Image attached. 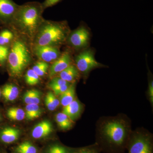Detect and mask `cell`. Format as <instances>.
I'll use <instances>...</instances> for the list:
<instances>
[{
	"label": "cell",
	"mask_w": 153,
	"mask_h": 153,
	"mask_svg": "<svg viewBox=\"0 0 153 153\" xmlns=\"http://www.w3.org/2000/svg\"><path fill=\"white\" fill-rule=\"evenodd\" d=\"M100 150L96 143L70 152V153H99Z\"/></svg>",
	"instance_id": "cell-26"
},
{
	"label": "cell",
	"mask_w": 153,
	"mask_h": 153,
	"mask_svg": "<svg viewBox=\"0 0 153 153\" xmlns=\"http://www.w3.org/2000/svg\"><path fill=\"white\" fill-rule=\"evenodd\" d=\"M47 94L49 97V99H50L52 103L54 105V106L57 108L59 106V105L60 104V100L52 91H49Z\"/></svg>",
	"instance_id": "cell-31"
},
{
	"label": "cell",
	"mask_w": 153,
	"mask_h": 153,
	"mask_svg": "<svg viewBox=\"0 0 153 153\" xmlns=\"http://www.w3.org/2000/svg\"><path fill=\"white\" fill-rule=\"evenodd\" d=\"M46 153H70V152L64 146L55 144L49 146Z\"/></svg>",
	"instance_id": "cell-27"
},
{
	"label": "cell",
	"mask_w": 153,
	"mask_h": 153,
	"mask_svg": "<svg viewBox=\"0 0 153 153\" xmlns=\"http://www.w3.org/2000/svg\"><path fill=\"white\" fill-rule=\"evenodd\" d=\"M0 153H7L5 152H0Z\"/></svg>",
	"instance_id": "cell-36"
},
{
	"label": "cell",
	"mask_w": 153,
	"mask_h": 153,
	"mask_svg": "<svg viewBox=\"0 0 153 153\" xmlns=\"http://www.w3.org/2000/svg\"><path fill=\"white\" fill-rule=\"evenodd\" d=\"M59 77L66 82H74L79 76V71L75 65L71 64L59 74Z\"/></svg>",
	"instance_id": "cell-15"
},
{
	"label": "cell",
	"mask_w": 153,
	"mask_h": 153,
	"mask_svg": "<svg viewBox=\"0 0 153 153\" xmlns=\"http://www.w3.org/2000/svg\"><path fill=\"white\" fill-rule=\"evenodd\" d=\"M41 93L36 89L27 91L23 95V99L26 104H39L41 102Z\"/></svg>",
	"instance_id": "cell-18"
},
{
	"label": "cell",
	"mask_w": 153,
	"mask_h": 153,
	"mask_svg": "<svg viewBox=\"0 0 153 153\" xmlns=\"http://www.w3.org/2000/svg\"><path fill=\"white\" fill-rule=\"evenodd\" d=\"M82 109V105L80 102L77 100L74 99L70 104L63 107L62 112L73 121L80 116Z\"/></svg>",
	"instance_id": "cell-13"
},
{
	"label": "cell",
	"mask_w": 153,
	"mask_h": 153,
	"mask_svg": "<svg viewBox=\"0 0 153 153\" xmlns=\"http://www.w3.org/2000/svg\"><path fill=\"white\" fill-rule=\"evenodd\" d=\"M49 63L44 61H38L33 66L32 69L38 76H44L47 74L49 68Z\"/></svg>",
	"instance_id": "cell-23"
},
{
	"label": "cell",
	"mask_w": 153,
	"mask_h": 153,
	"mask_svg": "<svg viewBox=\"0 0 153 153\" xmlns=\"http://www.w3.org/2000/svg\"><path fill=\"white\" fill-rule=\"evenodd\" d=\"M97 142L100 151L107 153H124L131 132L128 122L120 117L106 119L97 131Z\"/></svg>",
	"instance_id": "cell-1"
},
{
	"label": "cell",
	"mask_w": 153,
	"mask_h": 153,
	"mask_svg": "<svg viewBox=\"0 0 153 153\" xmlns=\"http://www.w3.org/2000/svg\"><path fill=\"white\" fill-rule=\"evenodd\" d=\"M31 61V53L25 41L21 38H15L10 46L6 65L10 76H22Z\"/></svg>",
	"instance_id": "cell-4"
},
{
	"label": "cell",
	"mask_w": 153,
	"mask_h": 153,
	"mask_svg": "<svg viewBox=\"0 0 153 153\" xmlns=\"http://www.w3.org/2000/svg\"><path fill=\"white\" fill-rule=\"evenodd\" d=\"M149 94L151 102L152 103L153 102V82L151 81L149 85Z\"/></svg>",
	"instance_id": "cell-33"
},
{
	"label": "cell",
	"mask_w": 153,
	"mask_h": 153,
	"mask_svg": "<svg viewBox=\"0 0 153 153\" xmlns=\"http://www.w3.org/2000/svg\"><path fill=\"white\" fill-rule=\"evenodd\" d=\"M75 95V84H71L68 89L60 95V103L63 107L67 106L74 100Z\"/></svg>",
	"instance_id": "cell-17"
},
{
	"label": "cell",
	"mask_w": 153,
	"mask_h": 153,
	"mask_svg": "<svg viewBox=\"0 0 153 153\" xmlns=\"http://www.w3.org/2000/svg\"><path fill=\"white\" fill-rule=\"evenodd\" d=\"M90 33L84 27H79L68 34L66 42L73 49L79 50L85 48L89 44Z\"/></svg>",
	"instance_id": "cell-7"
},
{
	"label": "cell",
	"mask_w": 153,
	"mask_h": 153,
	"mask_svg": "<svg viewBox=\"0 0 153 153\" xmlns=\"http://www.w3.org/2000/svg\"><path fill=\"white\" fill-rule=\"evenodd\" d=\"M33 51L39 59L48 63L54 62L61 55L58 47L53 46H34Z\"/></svg>",
	"instance_id": "cell-9"
},
{
	"label": "cell",
	"mask_w": 153,
	"mask_h": 153,
	"mask_svg": "<svg viewBox=\"0 0 153 153\" xmlns=\"http://www.w3.org/2000/svg\"><path fill=\"white\" fill-rule=\"evenodd\" d=\"M72 59L71 55L68 52H65L53 62L49 68V75L53 78L59 74L64 69L71 64Z\"/></svg>",
	"instance_id": "cell-10"
},
{
	"label": "cell",
	"mask_w": 153,
	"mask_h": 153,
	"mask_svg": "<svg viewBox=\"0 0 153 153\" xmlns=\"http://www.w3.org/2000/svg\"><path fill=\"white\" fill-rule=\"evenodd\" d=\"M53 131L52 123L49 120H43L37 124L33 128L31 135L35 139H43L49 136Z\"/></svg>",
	"instance_id": "cell-11"
},
{
	"label": "cell",
	"mask_w": 153,
	"mask_h": 153,
	"mask_svg": "<svg viewBox=\"0 0 153 153\" xmlns=\"http://www.w3.org/2000/svg\"><path fill=\"white\" fill-rule=\"evenodd\" d=\"M25 112L26 119L28 120H33L41 116L42 110L39 104H27Z\"/></svg>",
	"instance_id": "cell-16"
},
{
	"label": "cell",
	"mask_w": 153,
	"mask_h": 153,
	"mask_svg": "<svg viewBox=\"0 0 153 153\" xmlns=\"http://www.w3.org/2000/svg\"><path fill=\"white\" fill-rule=\"evenodd\" d=\"M2 120V116L0 112V123L1 122Z\"/></svg>",
	"instance_id": "cell-34"
},
{
	"label": "cell",
	"mask_w": 153,
	"mask_h": 153,
	"mask_svg": "<svg viewBox=\"0 0 153 153\" xmlns=\"http://www.w3.org/2000/svg\"><path fill=\"white\" fill-rule=\"evenodd\" d=\"M6 115L10 120L20 121L25 119V111L19 107L10 108L7 110Z\"/></svg>",
	"instance_id": "cell-19"
},
{
	"label": "cell",
	"mask_w": 153,
	"mask_h": 153,
	"mask_svg": "<svg viewBox=\"0 0 153 153\" xmlns=\"http://www.w3.org/2000/svg\"><path fill=\"white\" fill-rule=\"evenodd\" d=\"M41 3L29 2L19 5L9 27L22 37L33 42L38 28L44 20Z\"/></svg>",
	"instance_id": "cell-2"
},
{
	"label": "cell",
	"mask_w": 153,
	"mask_h": 153,
	"mask_svg": "<svg viewBox=\"0 0 153 153\" xmlns=\"http://www.w3.org/2000/svg\"><path fill=\"white\" fill-rule=\"evenodd\" d=\"M19 7L13 0H0V23L9 27Z\"/></svg>",
	"instance_id": "cell-8"
},
{
	"label": "cell",
	"mask_w": 153,
	"mask_h": 153,
	"mask_svg": "<svg viewBox=\"0 0 153 153\" xmlns=\"http://www.w3.org/2000/svg\"><path fill=\"white\" fill-rule=\"evenodd\" d=\"M55 120L57 125L61 129L66 130L71 128L72 126V121L63 112L57 114Z\"/></svg>",
	"instance_id": "cell-20"
},
{
	"label": "cell",
	"mask_w": 153,
	"mask_h": 153,
	"mask_svg": "<svg viewBox=\"0 0 153 153\" xmlns=\"http://www.w3.org/2000/svg\"><path fill=\"white\" fill-rule=\"evenodd\" d=\"M1 88H0V98H1Z\"/></svg>",
	"instance_id": "cell-35"
},
{
	"label": "cell",
	"mask_w": 153,
	"mask_h": 153,
	"mask_svg": "<svg viewBox=\"0 0 153 153\" xmlns=\"http://www.w3.org/2000/svg\"><path fill=\"white\" fill-rule=\"evenodd\" d=\"M21 135L19 129L11 127L0 128V143L4 145L13 143L19 139Z\"/></svg>",
	"instance_id": "cell-12"
},
{
	"label": "cell",
	"mask_w": 153,
	"mask_h": 153,
	"mask_svg": "<svg viewBox=\"0 0 153 153\" xmlns=\"http://www.w3.org/2000/svg\"><path fill=\"white\" fill-rule=\"evenodd\" d=\"M76 66L79 71L87 74L94 68L103 66L95 60L93 51L86 49L80 52L75 57Z\"/></svg>",
	"instance_id": "cell-6"
},
{
	"label": "cell",
	"mask_w": 153,
	"mask_h": 153,
	"mask_svg": "<svg viewBox=\"0 0 153 153\" xmlns=\"http://www.w3.org/2000/svg\"><path fill=\"white\" fill-rule=\"evenodd\" d=\"M14 33L8 29L0 31V45L10 47L14 39Z\"/></svg>",
	"instance_id": "cell-21"
},
{
	"label": "cell",
	"mask_w": 153,
	"mask_h": 153,
	"mask_svg": "<svg viewBox=\"0 0 153 153\" xmlns=\"http://www.w3.org/2000/svg\"><path fill=\"white\" fill-rule=\"evenodd\" d=\"M70 85H71V84L69 83V84H67V85L52 87L51 88L53 91V93L55 95H60V94H62L64 91H66L68 89Z\"/></svg>",
	"instance_id": "cell-29"
},
{
	"label": "cell",
	"mask_w": 153,
	"mask_h": 153,
	"mask_svg": "<svg viewBox=\"0 0 153 153\" xmlns=\"http://www.w3.org/2000/svg\"><path fill=\"white\" fill-rule=\"evenodd\" d=\"M69 83H70V82H66L59 76H56L52 78V80L48 84V86L51 88L52 87L67 85Z\"/></svg>",
	"instance_id": "cell-28"
},
{
	"label": "cell",
	"mask_w": 153,
	"mask_h": 153,
	"mask_svg": "<svg viewBox=\"0 0 153 153\" xmlns=\"http://www.w3.org/2000/svg\"><path fill=\"white\" fill-rule=\"evenodd\" d=\"M25 82L27 85L34 86L40 82V76H38L32 69L28 70L25 76Z\"/></svg>",
	"instance_id": "cell-24"
},
{
	"label": "cell",
	"mask_w": 153,
	"mask_h": 153,
	"mask_svg": "<svg viewBox=\"0 0 153 153\" xmlns=\"http://www.w3.org/2000/svg\"><path fill=\"white\" fill-rule=\"evenodd\" d=\"M10 47L0 45V69H4L6 67Z\"/></svg>",
	"instance_id": "cell-25"
},
{
	"label": "cell",
	"mask_w": 153,
	"mask_h": 153,
	"mask_svg": "<svg viewBox=\"0 0 153 153\" xmlns=\"http://www.w3.org/2000/svg\"></svg>",
	"instance_id": "cell-37"
},
{
	"label": "cell",
	"mask_w": 153,
	"mask_h": 153,
	"mask_svg": "<svg viewBox=\"0 0 153 153\" xmlns=\"http://www.w3.org/2000/svg\"><path fill=\"white\" fill-rule=\"evenodd\" d=\"M1 90V96L7 102L15 101L20 92L18 86L13 83H7L3 86Z\"/></svg>",
	"instance_id": "cell-14"
},
{
	"label": "cell",
	"mask_w": 153,
	"mask_h": 153,
	"mask_svg": "<svg viewBox=\"0 0 153 153\" xmlns=\"http://www.w3.org/2000/svg\"><path fill=\"white\" fill-rule=\"evenodd\" d=\"M45 104L47 106V108L50 111H53L57 109L54 106V105L52 103L48 96L46 95L45 97Z\"/></svg>",
	"instance_id": "cell-32"
},
{
	"label": "cell",
	"mask_w": 153,
	"mask_h": 153,
	"mask_svg": "<svg viewBox=\"0 0 153 153\" xmlns=\"http://www.w3.org/2000/svg\"><path fill=\"white\" fill-rule=\"evenodd\" d=\"M66 23L44 19L38 28L33 40L34 46L58 47L64 44L70 32Z\"/></svg>",
	"instance_id": "cell-3"
},
{
	"label": "cell",
	"mask_w": 153,
	"mask_h": 153,
	"mask_svg": "<svg viewBox=\"0 0 153 153\" xmlns=\"http://www.w3.org/2000/svg\"><path fill=\"white\" fill-rule=\"evenodd\" d=\"M126 149L128 153H153L152 137L143 132L131 133Z\"/></svg>",
	"instance_id": "cell-5"
},
{
	"label": "cell",
	"mask_w": 153,
	"mask_h": 153,
	"mask_svg": "<svg viewBox=\"0 0 153 153\" xmlns=\"http://www.w3.org/2000/svg\"><path fill=\"white\" fill-rule=\"evenodd\" d=\"M61 1L62 0H45L44 2L41 3V4L44 10L45 9L55 5Z\"/></svg>",
	"instance_id": "cell-30"
},
{
	"label": "cell",
	"mask_w": 153,
	"mask_h": 153,
	"mask_svg": "<svg viewBox=\"0 0 153 153\" xmlns=\"http://www.w3.org/2000/svg\"><path fill=\"white\" fill-rule=\"evenodd\" d=\"M14 152L15 153H38V149L32 143L27 141L17 146Z\"/></svg>",
	"instance_id": "cell-22"
}]
</instances>
